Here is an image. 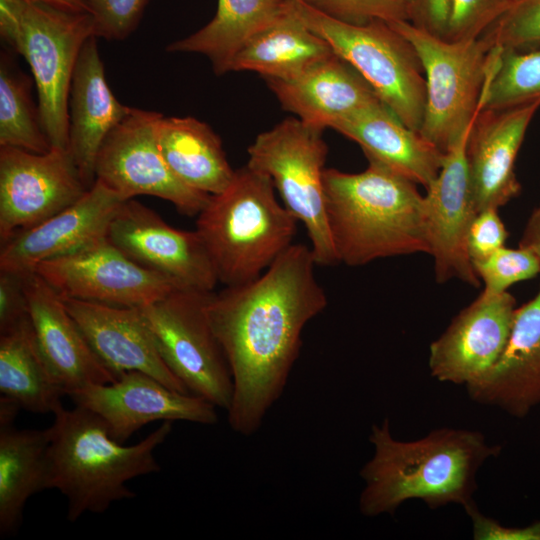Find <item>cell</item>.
<instances>
[{
	"label": "cell",
	"mask_w": 540,
	"mask_h": 540,
	"mask_svg": "<svg viewBox=\"0 0 540 540\" xmlns=\"http://www.w3.org/2000/svg\"><path fill=\"white\" fill-rule=\"evenodd\" d=\"M310 246L292 244L259 277L209 292L206 314L233 379L231 429L256 433L279 400L306 324L327 306Z\"/></svg>",
	"instance_id": "cell-1"
},
{
	"label": "cell",
	"mask_w": 540,
	"mask_h": 540,
	"mask_svg": "<svg viewBox=\"0 0 540 540\" xmlns=\"http://www.w3.org/2000/svg\"><path fill=\"white\" fill-rule=\"evenodd\" d=\"M369 442L374 451L360 470L364 487L358 501L366 517L393 515L414 499L430 509L463 508L474 501L480 468L502 451L470 429L443 427L417 440H398L387 418L372 425Z\"/></svg>",
	"instance_id": "cell-2"
},
{
	"label": "cell",
	"mask_w": 540,
	"mask_h": 540,
	"mask_svg": "<svg viewBox=\"0 0 540 540\" xmlns=\"http://www.w3.org/2000/svg\"><path fill=\"white\" fill-rule=\"evenodd\" d=\"M368 162L359 173L324 172L326 216L338 262L361 266L381 258L429 254L424 196L408 178Z\"/></svg>",
	"instance_id": "cell-3"
},
{
	"label": "cell",
	"mask_w": 540,
	"mask_h": 540,
	"mask_svg": "<svg viewBox=\"0 0 540 540\" xmlns=\"http://www.w3.org/2000/svg\"><path fill=\"white\" fill-rule=\"evenodd\" d=\"M53 415L49 489L67 499L68 521L76 522L87 512L104 513L114 502L134 498L126 483L160 471L154 452L170 434L171 421L127 446L113 439L104 421L87 408L61 406Z\"/></svg>",
	"instance_id": "cell-4"
},
{
	"label": "cell",
	"mask_w": 540,
	"mask_h": 540,
	"mask_svg": "<svg viewBox=\"0 0 540 540\" xmlns=\"http://www.w3.org/2000/svg\"><path fill=\"white\" fill-rule=\"evenodd\" d=\"M274 190L269 176L246 165L197 215L195 230L223 285L256 279L293 244L298 220Z\"/></svg>",
	"instance_id": "cell-5"
},
{
	"label": "cell",
	"mask_w": 540,
	"mask_h": 540,
	"mask_svg": "<svg viewBox=\"0 0 540 540\" xmlns=\"http://www.w3.org/2000/svg\"><path fill=\"white\" fill-rule=\"evenodd\" d=\"M289 2L305 25L359 72L399 120L419 132L426 81L411 43L384 21L354 24L331 17L303 0Z\"/></svg>",
	"instance_id": "cell-6"
},
{
	"label": "cell",
	"mask_w": 540,
	"mask_h": 540,
	"mask_svg": "<svg viewBox=\"0 0 540 540\" xmlns=\"http://www.w3.org/2000/svg\"><path fill=\"white\" fill-rule=\"evenodd\" d=\"M388 24L411 43L423 67L426 103L419 133L446 153L481 108L490 47L481 37L451 42L411 21Z\"/></svg>",
	"instance_id": "cell-7"
},
{
	"label": "cell",
	"mask_w": 540,
	"mask_h": 540,
	"mask_svg": "<svg viewBox=\"0 0 540 540\" xmlns=\"http://www.w3.org/2000/svg\"><path fill=\"white\" fill-rule=\"evenodd\" d=\"M323 131L297 117L284 119L255 138L246 165L271 178L284 206L303 223L316 264L327 266L338 260L325 208Z\"/></svg>",
	"instance_id": "cell-8"
},
{
	"label": "cell",
	"mask_w": 540,
	"mask_h": 540,
	"mask_svg": "<svg viewBox=\"0 0 540 540\" xmlns=\"http://www.w3.org/2000/svg\"><path fill=\"white\" fill-rule=\"evenodd\" d=\"M92 36L94 22L88 12L26 0L19 30L8 44L31 69L52 147L67 148L71 81L80 51Z\"/></svg>",
	"instance_id": "cell-9"
},
{
	"label": "cell",
	"mask_w": 540,
	"mask_h": 540,
	"mask_svg": "<svg viewBox=\"0 0 540 540\" xmlns=\"http://www.w3.org/2000/svg\"><path fill=\"white\" fill-rule=\"evenodd\" d=\"M208 294L175 289L140 309L171 372L191 394L227 411L233 379L206 314Z\"/></svg>",
	"instance_id": "cell-10"
},
{
	"label": "cell",
	"mask_w": 540,
	"mask_h": 540,
	"mask_svg": "<svg viewBox=\"0 0 540 540\" xmlns=\"http://www.w3.org/2000/svg\"><path fill=\"white\" fill-rule=\"evenodd\" d=\"M161 113L132 108L109 133L96 159L95 177L122 200L150 195L197 216L211 195L184 184L165 162L157 142Z\"/></svg>",
	"instance_id": "cell-11"
},
{
	"label": "cell",
	"mask_w": 540,
	"mask_h": 540,
	"mask_svg": "<svg viewBox=\"0 0 540 540\" xmlns=\"http://www.w3.org/2000/svg\"><path fill=\"white\" fill-rule=\"evenodd\" d=\"M88 190L67 148L0 147V243L78 201Z\"/></svg>",
	"instance_id": "cell-12"
},
{
	"label": "cell",
	"mask_w": 540,
	"mask_h": 540,
	"mask_svg": "<svg viewBox=\"0 0 540 540\" xmlns=\"http://www.w3.org/2000/svg\"><path fill=\"white\" fill-rule=\"evenodd\" d=\"M34 272L61 298L113 306L142 308L178 289L132 261L107 237L44 261Z\"/></svg>",
	"instance_id": "cell-13"
},
{
	"label": "cell",
	"mask_w": 540,
	"mask_h": 540,
	"mask_svg": "<svg viewBox=\"0 0 540 540\" xmlns=\"http://www.w3.org/2000/svg\"><path fill=\"white\" fill-rule=\"evenodd\" d=\"M107 239L132 261L159 274L178 289L211 292L219 282L209 252L199 235L168 225L134 198L122 201Z\"/></svg>",
	"instance_id": "cell-14"
},
{
	"label": "cell",
	"mask_w": 540,
	"mask_h": 540,
	"mask_svg": "<svg viewBox=\"0 0 540 540\" xmlns=\"http://www.w3.org/2000/svg\"><path fill=\"white\" fill-rule=\"evenodd\" d=\"M106 424L113 439L123 443L154 421L218 422L216 406L191 393L171 389L140 371H128L106 384L90 385L69 396Z\"/></svg>",
	"instance_id": "cell-15"
},
{
	"label": "cell",
	"mask_w": 540,
	"mask_h": 540,
	"mask_svg": "<svg viewBox=\"0 0 540 540\" xmlns=\"http://www.w3.org/2000/svg\"><path fill=\"white\" fill-rule=\"evenodd\" d=\"M516 308V300L509 292L484 289L430 344L431 376L465 387L478 380L505 349Z\"/></svg>",
	"instance_id": "cell-16"
},
{
	"label": "cell",
	"mask_w": 540,
	"mask_h": 540,
	"mask_svg": "<svg viewBox=\"0 0 540 540\" xmlns=\"http://www.w3.org/2000/svg\"><path fill=\"white\" fill-rule=\"evenodd\" d=\"M470 129L445 153L437 178L426 188L424 212L436 281L458 279L478 287L480 279L467 250L469 229L477 215L466 160Z\"/></svg>",
	"instance_id": "cell-17"
},
{
	"label": "cell",
	"mask_w": 540,
	"mask_h": 540,
	"mask_svg": "<svg viewBox=\"0 0 540 540\" xmlns=\"http://www.w3.org/2000/svg\"><path fill=\"white\" fill-rule=\"evenodd\" d=\"M540 100L506 109H481L466 145L470 189L476 212L506 205L519 196L515 161Z\"/></svg>",
	"instance_id": "cell-18"
},
{
	"label": "cell",
	"mask_w": 540,
	"mask_h": 540,
	"mask_svg": "<svg viewBox=\"0 0 540 540\" xmlns=\"http://www.w3.org/2000/svg\"><path fill=\"white\" fill-rule=\"evenodd\" d=\"M122 200L99 180L74 204L1 245L0 271L25 275L42 262L107 237Z\"/></svg>",
	"instance_id": "cell-19"
},
{
	"label": "cell",
	"mask_w": 540,
	"mask_h": 540,
	"mask_svg": "<svg viewBox=\"0 0 540 540\" xmlns=\"http://www.w3.org/2000/svg\"><path fill=\"white\" fill-rule=\"evenodd\" d=\"M23 284L37 347L65 395L115 381L57 292L35 272L23 275Z\"/></svg>",
	"instance_id": "cell-20"
},
{
	"label": "cell",
	"mask_w": 540,
	"mask_h": 540,
	"mask_svg": "<svg viewBox=\"0 0 540 540\" xmlns=\"http://www.w3.org/2000/svg\"><path fill=\"white\" fill-rule=\"evenodd\" d=\"M62 300L94 353L116 378L140 371L173 390L190 393L161 357L140 308Z\"/></svg>",
	"instance_id": "cell-21"
},
{
	"label": "cell",
	"mask_w": 540,
	"mask_h": 540,
	"mask_svg": "<svg viewBox=\"0 0 540 540\" xmlns=\"http://www.w3.org/2000/svg\"><path fill=\"white\" fill-rule=\"evenodd\" d=\"M466 390L472 401L518 419L540 405V285L531 300L516 308L500 358Z\"/></svg>",
	"instance_id": "cell-22"
},
{
	"label": "cell",
	"mask_w": 540,
	"mask_h": 540,
	"mask_svg": "<svg viewBox=\"0 0 540 540\" xmlns=\"http://www.w3.org/2000/svg\"><path fill=\"white\" fill-rule=\"evenodd\" d=\"M131 109L110 89L97 37H90L80 51L71 81L67 145L88 189L96 180L95 164L104 140Z\"/></svg>",
	"instance_id": "cell-23"
},
{
	"label": "cell",
	"mask_w": 540,
	"mask_h": 540,
	"mask_svg": "<svg viewBox=\"0 0 540 540\" xmlns=\"http://www.w3.org/2000/svg\"><path fill=\"white\" fill-rule=\"evenodd\" d=\"M265 80L284 110L322 130L381 101L359 72L336 53L294 78Z\"/></svg>",
	"instance_id": "cell-24"
},
{
	"label": "cell",
	"mask_w": 540,
	"mask_h": 540,
	"mask_svg": "<svg viewBox=\"0 0 540 540\" xmlns=\"http://www.w3.org/2000/svg\"><path fill=\"white\" fill-rule=\"evenodd\" d=\"M331 128L356 142L368 160L425 188L437 178L445 159V153L402 123L382 101L337 121Z\"/></svg>",
	"instance_id": "cell-25"
},
{
	"label": "cell",
	"mask_w": 540,
	"mask_h": 540,
	"mask_svg": "<svg viewBox=\"0 0 540 540\" xmlns=\"http://www.w3.org/2000/svg\"><path fill=\"white\" fill-rule=\"evenodd\" d=\"M49 427L18 429L0 421V535L14 534L28 499L49 489Z\"/></svg>",
	"instance_id": "cell-26"
},
{
	"label": "cell",
	"mask_w": 540,
	"mask_h": 540,
	"mask_svg": "<svg viewBox=\"0 0 540 540\" xmlns=\"http://www.w3.org/2000/svg\"><path fill=\"white\" fill-rule=\"evenodd\" d=\"M289 1V0H288ZM335 52L289 9L252 36L233 58L229 72L252 71L265 79L287 80Z\"/></svg>",
	"instance_id": "cell-27"
},
{
	"label": "cell",
	"mask_w": 540,
	"mask_h": 540,
	"mask_svg": "<svg viewBox=\"0 0 540 540\" xmlns=\"http://www.w3.org/2000/svg\"><path fill=\"white\" fill-rule=\"evenodd\" d=\"M156 135L165 162L187 186L214 195L231 182L235 170L221 139L207 123L191 116L161 115Z\"/></svg>",
	"instance_id": "cell-28"
},
{
	"label": "cell",
	"mask_w": 540,
	"mask_h": 540,
	"mask_svg": "<svg viewBox=\"0 0 540 540\" xmlns=\"http://www.w3.org/2000/svg\"><path fill=\"white\" fill-rule=\"evenodd\" d=\"M288 9V0H218L216 14L209 23L170 43L166 50L202 54L216 74H225L242 46Z\"/></svg>",
	"instance_id": "cell-29"
},
{
	"label": "cell",
	"mask_w": 540,
	"mask_h": 540,
	"mask_svg": "<svg viewBox=\"0 0 540 540\" xmlns=\"http://www.w3.org/2000/svg\"><path fill=\"white\" fill-rule=\"evenodd\" d=\"M0 398L20 410L55 413L65 395L37 347L30 318L0 333Z\"/></svg>",
	"instance_id": "cell-30"
},
{
	"label": "cell",
	"mask_w": 540,
	"mask_h": 540,
	"mask_svg": "<svg viewBox=\"0 0 540 540\" xmlns=\"http://www.w3.org/2000/svg\"><path fill=\"white\" fill-rule=\"evenodd\" d=\"M31 80L6 53L0 61V147L46 153L52 146L31 93Z\"/></svg>",
	"instance_id": "cell-31"
},
{
	"label": "cell",
	"mask_w": 540,
	"mask_h": 540,
	"mask_svg": "<svg viewBox=\"0 0 540 540\" xmlns=\"http://www.w3.org/2000/svg\"><path fill=\"white\" fill-rule=\"evenodd\" d=\"M540 100V47L529 51L492 48L481 109H506Z\"/></svg>",
	"instance_id": "cell-32"
},
{
	"label": "cell",
	"mask_w": 540,
	"mask_h": 540,
	"mask_svg": "<svg viewBox=\"0 0 540 540\" xmlns=\"http://www.w3.org/2000/svg\"><path fill=\"white\" fill-rule=\"evenodd\" d=\"M480 37L490 49L529 51L540 47V0H512Z\"/></svg>",
	"instance_id": "cell-33"
},
{
	"label": "cell",
	"mask_w": 540,
	"mask_h": 540,
	"mask_svg": "<svg viewBox=\"0 0 540 540\" xmlns=\"http://www.w3.org/2000/svg\"><path fill=\"white\" fill-rule=\"evenodd\" d=\"M473 267L485 290L502 293L513 284L540 274V259L529 249L503 246L485 259L473 262Z\"/></svg>",
	"instance_id": "cell-34"
},
{
	"label": "cell",
	"mask_w": 540,
	"mask_h": 540,
	"mask_svg": "<svg viewBox=\"0 0 540 540\" xmlns=\"http://www.w3.org/2000/svg\"><path fill=\"white\" fill-rule=\"evenodd\" d=\"M338 20L364 24L373 20L386 23L413 21L416 0H303Z\"/></svg>",
	"instance_id": "cell-35"
},
{
	"label": "cell",
	"mask_w": 540,
	"mask_h": 540,
	"mask_svg": "<svg viewBox=\"0 0 540 540\" xmlns=\"http://www.w3.org/2000/svg\"><path fill=\"white\" fill-rule=\"evenodd\" d=\"M512 0H448L443 38L477 39L505 12Z\"/></svg>",
	"instance_id": "cell-36"
},
{
	"label": "cell",
	"mask_w": 540,
	"mask_h": 540,
	"mask_svg": "<svg viewBox=\"0 0 540 540\" xmlns=\"http://www.w3.org/2000/svg\"><path fill=\"white\" fill-rule=\"evenodd\" d=\"M94 22L95 36L124 40L138 26L149 0H83Z\"/></svg>",
	"instance_id": "cell-37"
},
{
	"label": "cell",
	"mask_w": 540,
	"mask_h": 540,
	"mask_svg": "<svg viewBox=\"0 0 540 540\" xmlns=\"http://www.w3.org/2000/svg\"><path fill=\"white\" fill-rule=\"evenodd\" d=\"M507 237L508 232L498 215V209L489 208L478 212L467 238V250L472 264L505 246Z\"/></svg>",
	"instance_id": "cell-38"
},
{
	"label": "cell",
	"mask_w": 540,
	"mask_h": 540,
	"mask_svg": "<svg viewBox=\"0 0 540 540\" xmlns=\"http://www.w3.org/2000/svg\"><path fill=\"white\" fill-rule=\"evenodd\" d=\"M463 509L470 518L474 540H540V520L524 527H508L483 514L475 501Z\"/></svg>",
	"instance_id": "cell-39"
},
{
	"label": "cell",
	"mask_w": 540,
	"mask_h": 540,
	"mask_svg": "<svg viewBox=\"0 0 540 540\" xmlns=\"http://www.w3.org/2000/svg\"><path fill=\"white\" fill-rule=\"evenodd\" d=\"M29 319L23 275L0 271V333Z\"/></svg>",
	"instance_id": "cell-40"
},
{
	"label": "cell",
	"mask_w": 540,
	"mask_h": 540,
	"mask_svg": "<svg viewBox=\"0 0 540 540\" xmlns=\"http://www.w3.org/2000/svg\"><path fill=\"white\" fill-rule=\"evenodd\" d=\"M448 0H416L413 23L443 37L447 19Z\"/></svg>",
	"instance_id": "cell-41"
},
{
	"label": "cell",
	"mask_w": 540,
	"mask_h": 540,
	"mask_svg": "<svg viewBox=\"0 0 540 540\" xmlns=\"http://www.w3.org/2000/svg\"><path fill=\"white\" fill-rule=\"evenodd\" d=\"M519 246L529 249L540 259V203L531 212L526 222Z\"/></svg>",
	"instance_id": "cell-42"
},
{
	"label": "cell",
	"mask_w": 540,
	"mask_h": 540,
	"mask_svg": "<svg viewBox=\"0 0 540 540\" xmlns=\"http://www.w3.org/2000/svg\"><path fill=\"white\" fill-rule=\"evenodd\" d=\"M30 2L44 3L60 9L73 12H88L83 0H27Z\"/></svg>",
	"instance_id": "cell-43"
}]
</instances>
